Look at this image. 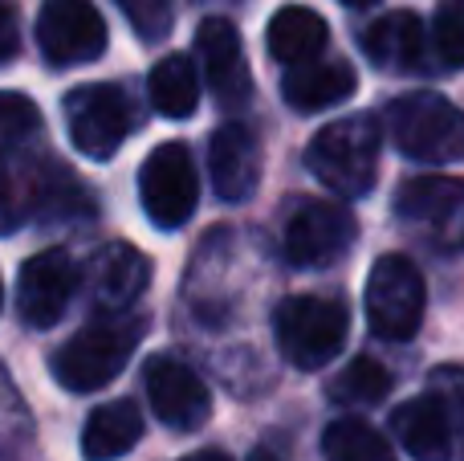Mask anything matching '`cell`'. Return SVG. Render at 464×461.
I'll use <instances>...</instances> for the list:
<instances>
[{"mask_svg":"<svg viewBox=\"0 0 464 461\" xmlns=\"http://www.w3.org/2000/svg\"><path fill=\"white\" fill-rule=\"evenodd\" d=\"M354 241V217L338 201H305L285 225V258L302 270H318L346 253Z\"/></svg>","mask_w":464,"mask_h":461,"instance_id":"7c38bea8","label":"cell"},{"mask_svg":"<svg viewBox=\"0 0 464 461\" xmlns=\"http://www.w3.org/2000/svg\"><path fill=\"white\" fill-rule=\"evenodd\" d=\"M143 41H163L176 25V0H114Z\"/></svg>","mask_w":464,"mask_h":461,"instance_id":"484cf974","label":"cell"},{"mask_svg":"<svg viewBox=\"0 0 464 461\" xmlns=\"http://www.w3.org/2000/svg\"><path fill=\"white\" fill-rule=\"evenodd\" d=\"M379 123L371 114H346L338 123L314 135L305 163L318 176V184H326L334 196L354 201V196L371 192L379 176Z\"/></svg>","mask_w":464,"mask_h":461,"instance_id":"3957f363","label":"cell"},{"mask_svg":"<svg viewBox=\"0 0 464 461\" xmlns=\"http://www.w3.org/2000/svg\"><path fill=\"white\" fill-rule=\"evenodd\" d=\"M248 461H281V457L269 454V449H253V454H248Z\"/></svg>","mask_w":464,"mask_h":461,"instance_id":"f546056e","label":"cell"},{"mask_svg":"<svg viewBox=\"0 0 464 461\" xmlns=\"http://www.w3.org/2000/svg\"><path fill=\"white\" fill-rule=\"evenodd\" d=\"M143 437V413L135 400H111V405L94 408L82 429V454L86 461H114L139 446Z\"/></svg>","mask_w":464,"mask_h":461,"instance_id":"ffe728a7","label":"cell"},{"mask_svg":"<svg viewBox=\"0 0 464 461\" xmlns=\"http://www.w3.org/2000/svg\"><path fill=\"white\" fill-rule=\"evenodd\" d=\"M362 307H367V323L379 339L403 343L420 331L428 307L424 274L416 270V261H408L403 253H383L371 266L367 286H362Z\"/></svg>","mask_w":464,"mask_h":461,"instance_id":"5b68a950","label":"cell"},{"mask_svg":"<svg viewBox=\"0 0 464 461\" xmlns=\"http://www.w3.org/2000/svg\"><path fill=\"white\" fill-rule=\"evenodd\" d=\"M277 348L302 372H318L343 351L351 331V310L343 299L330 294H289L273 315Z\"/></svg>","mask_w":464,"mask_h":461,"instance_id":"277c9868","label":"cell"},{"mask_svg":"<svg viewBox=\"0 0 464 461\" xmlns=\"http://www.w3.org/2000/svg\"><path fill=\"white\" fill-rule=\"evenodd\" d=\"M151 282V261H147L143 250H135L130 241H111L90 258L86 270V286L90 299L102 315H119V310H130L135 299L147 290Z\"/></svg>","mask_w":464,"mask_h":461,"instance_id":"4fadbf2b","label":"cell"},{"mask_svg":"<svg viewBox=\"0 0 464 461\" xmlns=\"http://www.w3.org/2000/svg\"><path fill=\"white\" fill-rule=\"evenodd\" d=\"M392 429L400 437V446L416 461H452V429L432 392L403 400L392 413Z\"/></svg>","mask_w":464,"mask_h":461,"instance_id":"e0dca14e","label":"cell"},{"mask_svg":"<svg viewBox=\"0 0 464 461\" xmlns=\"http://www.w3.org/2000/svg\"><path fill=\"white\" fill-rule=\"evenodd\" d=\"M208 176L220 201L245 204L261 184V139L245 123H225L208 143Z\"/></svg>","mask_w":464,"mask_h":461,"instance_id":"9a60e30c","label":"cell"},{"mask_svg":"<svg viewBox=\"0 0 464 461\" xmlns=\"http://www.w3.org/2000/svg\"><path fill=\"white\" fill-rule=\"evenodd\" d=\"M179 461H232V457L220 454V449H200V454H188V457H179Z\"/></svg>","mask_w":464,"mask_h":461,"instance_id":"f1b7e54d","label":"cell"},{"mask_svg":"<svg viewBox=\"0 0 464 461\" xmlns=\"http://www.w3.org/2000/svg\"><path fill=\"white\" fill-rule=\"evenodd\" d=\"M432 41H436V57L444 65H464V0H444L436 8L432 21Z\"/></svg>","mask_w":464,"mask_h":461,"instance_id":"4316f807","label":"cell"},{"mask_svg":"<svg viewBox=\"0 0 464 461\" xmlns=\"http://www.w3.org/2000/svg\"><path fill=\"white\" fill-rule=\"evenodd\" d=\"M330 392H334V400H343V405H379V400L392 392V372L371 356H354L351 364L338 372V380L330 384Z\"/></svg>","mask_w":464,"mask_h":461,"instance_id":"603a6c76","label":"cell"},{"mask_svg":"<svg viewBox=\"0 0 464 461\" xmlns=\"http://www.w3.org/2000/svg\"><path fill=\"white\" fill-rule=\"evenodd\" d=\"M395 212L440 250H464V180L416 176L400 184Z\"/></svg>","mask_w":464,"mask_h":461,"instance_id":"ba28073f","label":"cell"},{"mask_svg":"<svg viewBox=\"0 0 464 461\" xmlns=\"http://www.w3.org/2000/svg\"><path fill=\"white\" fill-rule=\"evenodd\" d=\"M21 54V21L8 5H0V65Z\"/></svg>","mask_w":464,"mask_h":461,"instance_id":"83f0119b","label":"cell"},{"mask_svg":"<svg viewBox=\"0 0 464 461\" xmlns=\"http://www.w3.org/2000/svg\"><path fill=\"white\" fill-rule=\"evenodd\" d=\"M65 127L70 139L86 160H111L122 143H127L135 114H130V98L111 82H90V86H73L65 94Z\"/></svg>","mask_w":464,"mask_h":461,"instance_id":"8992f818","label":"cell"},{"mask_svg":"<svg viewBox=\"0 0 464 461\" xmlns=\"http://www.w3.org/2000/svg\"><path fill=\"white\" fill-rule=\"evenodd\" d=\"M330 41V25L322 21L314 8L305 5H285L273 13L269 29H265V45H269V57L277 65H305L326 49Z\"/></svg>","mask_w":464,"mask_h":461,"instance_id":"ac0fdd59","label":"cell"},{"mask_svg":"<svg viewBox=\"0 0 464 461\" xmlns=\"http://www.w3.org/2000/svg\"><path fill=\"white\" fill-rule=\"evenodd\" d=\"M362 54L379 70H416L424 62V25L416 13H387L362 33Z\"/></svg>","mask_w":464,"mask_h":461,"instance_id":"d6986e66","label":"cell"},{"mask_svg":"<svg viewBox=\"0 0 464 461\" xmlns=\"http://www.w3.org/2000/svg\"><path fill=\"white\" fill-rule=\"evenodd\" d=\"M428 392L440 400L444 421L452 429V454L464 457V368L460 364H444L428 376Z\"/></svg>","mask_w":464,"mask_h":461,"instance_id":"cb8c5ba5","label":"cell"},{"mask_svg":"<svg viewBox=\"0 0 464 461\" xmlns=\"http://www.w3.org/2000/svg\"><path fill=\"white\" fill-rule=\"evenodd\" d=\"M78 266L65 250H41L33 253L21 266V278H16V307H21V319L37 331L62 323V315L70 310L73 294H78Z\"/></svg>","mask_w":464,"mask_h":461,"instance_id":"8fae6325","label":"cell"},{"mask_svg":"<svg viewBox=\"0 0 464 461\" xmlns=\"http://www.w3.org/2000/svg\"><path fill=\"white\" fill-rule=\"evenodd\" d=\"M200 5H237V0H200Z\"/></svg>","mask_w":464,"mask_h":461,"instance_id":"1f68e13d","label":"cell"},{"mask_svg":"<svg viewBox=\"0 0 464 461\" xmlns=\"http://www.w3.org/2000/svg\"><path fill=\"white\" fill-rule=\"evenodd\" d=\"M37 45L49 65H86L102 57L106 21L90 0H49L37 13Z\"/></svg>","mask_w":464,"mask_h":461,"instance_id":"9c48e42d","label":"cell"},{"mask_svg":"<svg viewBox=\"0 0 464 461\" xmlns=\"http://www.w3.org/2000/svg\"><path fill=\"white\" fill-rule=\"evenodd\" d=\"M147 94L151 106L163 119H192L200 106V74H196L188 54H168L155 62L151 78H147Z\"/></svg>","mask_w":464,"mask_h":461,"instance_id":"44dd1931","label":"cell"},{"mask_svg":"<svg viewBox=\"0 0 464 461\" xmlns=\"http://www.w3.org/2000/svg\"><path fill=\"white\" fill-rule=\"evenodd\" d=\"M322 454H326V461H395L392 446H387L367 421H354V417H343V421L326 425V433H322Z\"/></svg>","mask_w":464,"mask_h":461,"instance_id":"7402d4cb","label":"cell"},{"mask_svg":"<svg viewBox=\"0 0 464 461\" xmlns=\"http://www.w3.org/2000/svg\"><path fill=\"white\" fill-rule=\"evenodd\" d=\"M359 90V74L351 62H305V65H289L285 82H281V94L294 106L297 114H318L330 106L354 98Z\"/></svg>","mask_w":464,"mask_h":461,"instance_id":"2e32d148","label":"cell"},{"mask_svg":"<svg viewBox=\"0 0 464 461\" xmlns=\"http://www.w3.org/2000/svg\"><path fill=\"white\" fill-rule=\"evenodd\" d=\"M41 127V111L33 98L13 94V90H0V152L16 147Z\"/></svg>","mask_w":464,"mask_h":461,"instance_id":"d4e9b609","label":"cell"},{"mask_svg":"<svg viewBox=\"0 0 464 461\" xmlns=\"http://www.w3.org/2000/svg\"><path fill=\"white\" fill-rule=\"evenodd\" d=\"M139 201L151 225L179 229L192 221L200 204V180H196L192 155L184 143H160L139 168Z\"/></svg>","mask_w":464,"mask_h":461,"instance_id":"52a82bcc","label":"cell"},{"mask_svg":"<svg viewBox=\"0 0 464 461\" xmlns=\"http://www.w3.org/2000/svg\"><path fill=\"white\" fill-rule=\"evenodd\" d=\"M143 388L151 400L155 417L176 433H192L200 429L212 417V392L184 359L176 356H151L143 372Z\"/></svg>","mask_w":464,"mask_h":461,"instance_id":"30bf717a","label":"cell"},{"mask_svg":"<svg viewBox=\"0 0 464 461\" xmlns=\"http://www.w3.org/2000/svg\"><path fill=\"white\" fill-rule=\"evenodd\" d=\"M0 307H5V282H0Z\"/></svg>","mask_w":464,"mask_h":461,"instance_id":"d6a6232c","label":"cell"},{"mask_svg":"<svg viewBox=\"0 0 464 461\" xmlns=\"http://www.w3.org/2000/svg\"><path fill=\"white\" fill-rule=\"evenodd\" d=\"M395 152L416 163H460L464 160V111L436 90H411L392 98L383 114Z\"/></svg>","mask_w":464,"mask_h":461,"instance_id":"7a4b0ae2","label":"cell"},{"mask_svg":"<svg viewBox=\"0 0 464 461\" xmlns=\"http://www.w3.org/2000/svg\"><path fill=\"white\" fill-rule=\"evenodd\" d=\"M147 331L143 315H102L94 323H86L62 351L53 356V380L70 392H98L127 368V359L135 356L139 339Z\"/></svg>","mask_w":464,"mask_h":461,"instance_id":"6da1fadb","label":"cell"},{"mask_svg":"<svg viewBox=\"0 0 464 461\" xmlns=\"http://www.w3.org/2000/svg\"><path fill=\"white\" fill-rule=\"evenodd\" d=\"M343 5H351V8H371V5H379V0H343Z\"/></svg>","mask_w":464,"mask_h":461,"instance_id":"4dcf8cb0","label":"cell"},{"mask_svg":"<svg viewBox=\"0 0 464 461\" xmlns=\"http://www.w3.org/2000/svg\"><path fill=\"white\" fill-rule=\"evenodd\" d=\"M196 54H200L208 90L225 106H237L253 94L245 45H240V33L228 16H208V21H200V29H196Z\"/></svg>","mask_w":464,"mask_h":461,"instance_id":"5bb4252c","label":"cell"}]
</instances>
